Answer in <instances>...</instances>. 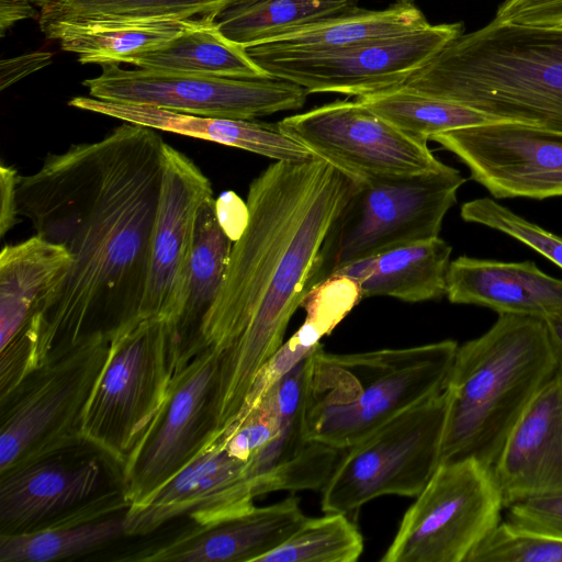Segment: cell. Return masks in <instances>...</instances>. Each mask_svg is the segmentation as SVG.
I'll return each instance as SVG.
<instances>
[{"label": "cell", "mask_w": 562, "mask_h": 562, "mask_svg": "<svg viewBox=\"0 0 562 562\" xmlns=\"http://www.w3.org/2000/svg\"><path fill=\"white\" fill-rule=\"evenodd\" d=\"M162 144L154 128L125 122L19 177V216L70 255L30 327L29 372L88 339L111 340L142 317Z\"/></svg>", "instance_id": "obj_1"}, {"label": "cell", "mask_w": 562, "mask_h": 562, "mask_svg": "<svg viewBox=\"0 0 562 562\" xmlns=\"http://www.w3.org/2000/svg\"><path fill=\"white\" fill-rule=\"evenodd\" d=\"M358 186L317 158L276 161L249 184L248 220L203 327L205 346L223 352L220 429L234 422L257 373L283 344L322 247Z\"/></svg>", "instance_id": "obj_2"}, {"label": "cell", "mask_w": 562, "mask_h": 562, "mask_svg": "<svg viewBox=\"0 0 562 562\" xmlns=\"http://www.w3.org/2000/svg\"><path fill=\"white\" fill-rule=\"evenodd\" d=\"M559 368L547 323L539 317L498 314L483 335L458 346L443 387L440 463L472 458L492 470L530 402Z\"/></svg>", "instance_id": "obj_3"}, {"label": "cell", "mask_w": 562, "mask_h": 562, "mask_svg": "<svg viewBox=\"0 0 562 562\" xmlns=\"http://www.w3.org/2000/svg\"><path fill=\"white\" fill-rule=\"evenodd\" d=\"M402 87L562 133V27L493 20L447 43Z\"/></svg>", "instance_id": "obj_4"}, {"label": "cell", "mask_w": 562, "mask_h": 562, "mask_svg": "<svg viewBox=\"0 0 562 562\" xmlns=\"http://www.w3.org/2000/svg\"><path fill=\"white\" fill-rule=\"evenodd\" d=\"M458 342L446 339L406 348L327 353L310 362L304 436L338 450L440 393Z\"/></svg>", "instance_id": "obj_5"}, {"label": "cell", "mask_w": 562, "mask_h": 562, "mask_svg": "<svg viewBox=\"0 0 562 562\" xmlns=\"http://www.w3.org/2000/svg\"><path fill=\"white\" fill-rule=\"evenodd\" d=\"M465 181L447 165L435 171L359 182L322 247L312 288L350 262L438 237Z\"/></svg>", "instance_id": "obj_6"}, {"label": "cell", "mask_w": 562, "mask_h": 562, "mask_svg": "<svg viewBox=\"0 0 562 562\" xmlns=\"http://www.w3.org/2000/svg\"><path fill=\"white\" fill-rule=\"evenodd\" d=\"M123 465L87 439L0 473V536L126 512Z\"/></svg>", "instance_id": "obj_7"}, {"label": "cell", "mask_w": 562, "mask_h": 562, "mask_svg": "<svg viewBox=\"0 0 562 562\" xmlns=\"http://www.w3.org/2000/svg\"><path fill=\"white\" fill-rule=\"evenodd\" d=\"M111 340L88 339L30 371L0 397V473L81 442Z\"/></svg>", "instance_id": "obj_8"}, {"label": "cell", "mask_w": 562, "mask_h": 562, "mask_svg": "<svg viewBox=\"0 0 562 562\" xmlns=\"http://www.w3.org/2000/svg\"><path fill=\"white\" fill-rule=\"evenodd\" d=\"M173 374L167 319L140 317L117 333L87 405L85 439L124 467L161 408Z\"/></svg>", "instance_id": "obj_9"}, {"label": "cell", "mask_w": 562, "mask_h": 562, "mask_svg": "<svg viewBox=\"0 0 562 562\" xmlns=\"http://www.w3.org/2000/svg\"><path fill=\"white\" fill-rule=\"evenodd\" d=\"M446 415L442 390L346 449L322 488V510L349 514L380 496H417L440 463Z\"/></svg>", "instance_id": "obj_10"}, {"label": "cell", "mask_w": 562, "mask_h": 562, "mask_svg": "<svg viewBox=\"0 0 562 562\" xmlns=\"http://www.w3.org/2000/svg\"><path fill=\"white\" fill-rule=\"evenodd\" d=\"M491 469L467 458L440 463L405 512L382 562H467L503 520Z\"/></svg>", "instance_id": "obj_11"}, {"label": "cell", "mask_w": 562, "mask_h": 562, "mask_svg": "<svg viewBox=\"0 0 562 562\" xmlns=\"http://www.w3.org/2000/svg\"><path fill=\"white\" fill-rule=\"evenodd\" d=\"M462 33V22L428 24L404 35L329 50H279L257 45L247 52L270 77L296 83L307 93L359 98L403 86Z\"/></svg>", "instance_id": "obj_12"}, {"label": "cell", "mask_w": 562, "mask_h": 562, "mask_svg": "<svg viewBox=\"0 0 562 562\" xmlns=\"http://www.w3.org/2000/svg\"><path fill=\"white\" fill-rule=\"evenodd\" d=\"M222 357L206 347L172 376L161 408L123 467L131 506L145 502L220 432Z\"/></svg>", "instance_id": "obj_13"}, {"label": "cell", "mask_w": 562, "mask_h": 562, "mask_svg": "<svg viewBox=\"0 0 562 562\" xmlns=\"http://www.w3.org/2000/svg\"><path fill=\"white\" fill-rule=\"evenodd\" d=\"M101 74L83 80L92 98L151 105L209 117L255 120L301 109L307 92L280 78H226L179 75L147 69L101 66Z\"/></svg>", "instance_id": "obj_14"}, {"label": "cell", "mask_w": 562, "mask_h": 562, "mask_svg": "<svg viewBox=\"0 0 562 562\" xmlns=\"http://www.w3.org/2000/svg\"><path fill=\"white\" fill-rule=\"evenodd\" d=\"M279 128L358 182L445 168L427 143L402 133L358 99L337 100L278 122Z\"/></svg>", "instance_id": "obj_15"}, {"label": "cell", "mask_w": 562, "mask_h": 562, "mask_svg": "<svg viewBox=\"0 0 562 562\" xmlns=\"http://www.w3.org/2000/svg\"><path fill=\"white\" fill-rule=\"evenodd\" d=\"M457 156L494 198L562 196V133L499 121L431 138Z\"/></svg>", "instance_id": "obj_16"}, {"label": "cell", "mask_w": 562, "mask_h": 562, "mask_svg": "<svg viewBox=\"0 0 562 562\" xmlns=\"http://www.w3.org/2000/svg\"><path fill=\"white\" fill-rule=\"evenodd\" d=\"M266 493L262 482L248 476V462L233 457L218 434L145 502L126 514V536H144L167 521L188 516L206 525L252 508Z\"/></svg>", "instance_id": "obj_17"}, {"label": "cell", "mask_w": 562, "mask_h": 562, "mask_svg": "<svg viewBox=\"0 0 562 562\" xmlns=\"http://www.w3.org/2000/svg\"><path fill=\"white\" fill-rule=\"evenodd\" d=\"M210 198H213L210 179L193 160L164 142L161 188L142 317H160L169 323L176 318L198 213Z\"/></svg>", "instance_id": "obj_18"}, {"label": "cell", "mask_w": 562, "mask_h": 562, "mask_svg": "<svg viewBox=\"0 0 562 562\" xmlns=\"http://www.w3.org/2000/svg\"><path fill=\"white\" fill-rule=\"evenodd\" d=\"M306 519L294 494L183 532L168 543L121 558L134 562H258Z\"/></svg>", "instance_id": "obj_19"}, {"label": "cell", "mask_w": 562, "mask_h": 562, "mask_svg": "<svg viewBox=\"0 0 562 562\" xmlns=\"http://www.w3.org/2000/svg\"><path fill=\"white\" fill-rule=\"evenodd\" d=\"M504 507L562 493V368L530 402L492 469Z\"/></svg>", "instance_id": "obj_20"}, {"label": "cell", "mask_w": 562, "mask_h": 562, "mask_svg": "<svg viewBox=\"0 0 562 562\" xmlns=\"http://www.w3.org/2000/svg\"><path fill=\"white\" fill-rule=\"evenodd\" d=\"M446 295L453 304L483 306L497 314L544 319L562 312V279L544 273L529 260L459 256L449 263Z\"/></svg>", "instance_id": "obj_21"}, {"label": "cell", "mask_w": 562, "mask_h": 562, "mask_svg": "<svg viewBox=\"0 0 562 562\" xmlns=\"http://www.w3.org/2000/svg\"><path fill=\"white\" fill-rule=\"evenodd\" d=\"M69 105L145 127L244 149L276 161L305 162L315 157L277 124L255 120L200 116L151 105L75 97Z\"/></svg>", "instance_id": "obj_22"}, {"label": "cell", "mask_w": 562, "mask_h": 562, "mask_svg": "<svg viewBox=\"0 0 562 562\" xmlns=\"http://www.w3.org/2000/svg\"><path fill=\"white\" fill-rule=\"evenodd\" d=\"M233 243L218 221L216 200L207 199L196 217L181 305L169 323L175 374L206 348L203 327L222 289Z\"/></svg>", "instance_id": "obj_23"}, {"label": "cell", "mask_w": 562, "mask_h": 562, "mask_svg": "<svg viewBox=\"0 0 562 562\" xmlns=\"http://www.w3.org/2000/svg\"><path fill=\"white\" fill-rule=\"evenodd\" d=\"M61 245L34 235L0 254V349L30 329L68 269Z\"/></svg>", "instance_id": "obj_24"}, {"label": "cell", "mask_w": 562, "mask_h": 562, "mask_svg": "<svg viewBox=\"0 0 562 562\" xmlns=\"http://www.w3.org/2000/svg\"><path fill=\"white\" fill-rule=\"evenodd\" d=\"M204 18L188 20L89 19L58 21L42 27L60 47L79 55L81 64H125L157 48Z\"/></svg>", "instance_id": "obj_25"}, {"label": "cell", "mask_w": 562, "mask_h": 562, "mask_svg": "<svg viewBox=\"0 0 562 562\" xmlns=\"http://www.w3.org/2000/svg\"><path fill=\"white\" fill-rule=\"evenodd\" d=\"M125 64L165 74L226 78L270 77L247 48L228 40L215 19L204 18L166 44L133 56Z\"/></svg>", "instance_id": "obj_26"}, {"label": "cell", "mask_w": 562, "mask_h": 562, "mask_svg": "<svg viewBox=\"0 0 562 562\" xmlns=\"http://www.w3.org/2000/svg\"><path fill=\"white\" fill-rule=\"evenodd\" d=\"M428 24L413 3L396 2L382 10L357 8L282 33L260 46L279 50H329L404 35Z\"/></svg>", "instance_id": "obj_27"}, {"label": "cell", "mask_w": 562, "mask_h": 562, "mask_svg": "<svg viewBox=\"0 0 562 562\" xmlns=\"http://www.w3.org/2000/svg\"><path fill=\"white\" fill-rule=\"evenodd\" d=\"M452 248L439 236L397 246L376 255L362 297L390 296L408 303L446 295Z\"/></svg>", "instance_id": "obj_28"}, {"label": "cell", "mask_w": 562, "mask_h": 562, "mask_svg": "<svg viewBox=\"0 0 562 562\" xmlns=\"http://www.w3.org/2000/svg\"><path fill=\"white\" fill-rule=\"evenodd\" d=\"M362 299L360 284L345 276L334 274L314 285L301 303L306 313L304 323L259 370L257 385L270 390L310 357L321 346V339L331 334Z\"/></svg>", "instance_id": "obj_29"}, {"label": "cell", "mask_w": 562, "mask_h": 562, "mask_svg": "<svg viewBox=\"0 0 562 562\" xmlns=\"http://www.w3.org/2000/svg\"><path fill=\"white\" fill-rule=\"evenodd\" d=\"M357 8V0H249L226 8L215 22L225 37L248 48Z\"/></svg>", "instance_id": "obj_30"}, {"label": "cell", "mask_w": 562, "mask_h": 562, "mask_svg": "<svg viewBox=\"0 0 562 562\" xmlns=\"http://www.w3.org/2000/svg\"><path fill=\"white\" fill-rule=\"evenodd\" d=\"M357 99L398 131L423 143L440 133L501 121L475 109L402 86Z\"/></svg>", "instance_id": "obj_31"}, {"label": "cell", "mask_w": 562, "mask_h": 562, "mask_svg": "<svg viewBox=\"0 0 562 562\" xmlns=\"http://www.w3.org/2000/svg\"><path fill=\"white\" fill-rule=\"evenodd\" d=\"M126 512L29 533L0 536V561L48 562L91 552L126 536Z\"/></svg>", "instance_id": "obj_32"}, {"label": "cell", "mask_w": 562, "mask_h": 562, "mask_svg": "<svg viewBox=\"0 0 562 562\" xmlns=\"http://www.w3.org/2000/svg\"><path fill=\"white\" fill-rule=\"evenodd\" d=\"M249 0H33L40 26L89 19H215L223 10Z\"/></svg>", "instance_id": "obj_33"}, {"label": "cell", "mask_w": 562, "mask_h": 562, "mask_svg": "<svg viewBox=\"0 0 562 562\" xmlns=\"http://www.w3.org/2000/svg\"><path fill=\"white\" fill-rule=\"evenodd\" d=\"M308 518L280 547L258 562H355L363 552V538L346 513Z\"/></svg>", "instance_id": "obj_34"}, {"label": "cell", "mask_w": 562, "mask_h": 562, "mask_svg": "<svg viewBox=\"0 0 562 562\" xmlns=\"http://www.w3.org/2000/svg\"><path fill=\"white\" fill-rule=\"evenodd\" d=\"M311 356L300 362L269 391L276 405L279 434L248 462V475L260 474L297 457L307 446L304 415Z\"/></svg>", "instance_id": "obj_35"}, {"label": "cell", "mask_w": 562, "mask_h": 562, "mask_svg": "<svg viewBox=\"0 0 562 562\" xmlns=\"http://www.w3.org/2000/svg\"><path fill=\"white\" fill-rule=\"evenodd\" d=\"M463 221L506 234L562 269V237L514 213L491 198L465 202L460 210Z\"/></svg>", "instance_id": "obj_36"}, {"label": "cell", "mask_w": 562, "mask_h": 562, "mask_svg": "<svg viewBox=\"0 0 562 562\" xmlns=\"http://www.w3.org/2000/svg\"><path fill=\"white\" fill-rule=\"evenodd\" d=\"M467 562H562V540L515 531L502 520Z\"/></svg>", "instance_id": "obj_37"}, {"label": "cell", "mask_w": 562, "mask_h": 562, "mask_svg": "<svg viewBox=\"0 0 562 562\" xmlns=\"http://www.w3.org/2000/svg\"><path fill=\"white\" fill-rule=\"evenodd\" d=\"M503 522L515 531L562 540V493L515 502L505 507Z\"/></svg>", "instance_id": "obj_38"}, {"label": "cell", "mask_w": 562, "mask_h": 562, "mask_svg": "<svg viewBox=\"0 0 562 562\" xmlns=\"http://www.w3.org/2000/svg\"><path fill=\"white\" fill-rule=\"evenodd\" d=\"M493 20L524 26L562 27V0H505Z\"/></svg>", "instance_id": "obj_39"}, {"label": "cell", "mask_w": 562, "mask_h": 562, "mask_svg": "<svg viewBox=\"0 0 562 562\" xmlns=\"http://www.w3.org/2000/svg\"><path fill=\"white\" fill-rule=\"evenodd\" d=\"M53 60L49 52H33L1 60L0 89L4 90L24 77L45 68Z\"/></svg>", "instance_id": "obj_40"}, {"label": "cell", "mask_w": 562, "mask_h": 562, "mask_svg": "<svg viewBox=\"0 0 562 562\" xmlns=\"http://www.w3.org/2000/svg\"><path fill=\"white\" fill-rule=\"evenodd\" d=\"M18 170L12 166H0V236L3 237L19 222L16 189Z\"/></svg>", "instance_id": "obj_41"}, {"label": "cell", "mask_w": 562, "mask_h": 562, "mask_svg": "<svg viewBox=\"0 0 562 562\" xmlns=\"http://www.w3.org/2000/svg\"><path fill=\"white\" fill-rule=\"evenodd\" d=\"M216 213L221 225L235 241L243 233L248 220L247 204L233 191H228L216 200Z\"/></svg>", "instance_id": "obj_42"}, {"label": "cell", "mask_w": 562, "mask_h": 562, "mask_svg": "<svg viewBox=\"0 0 562 562\" xmlns=\"http://www.w3.org/2000/svg\"><path fill=\"white\" fill-rule=\"evenodd\" d=\"M33 0H0V34L12 27L16 22L26 19H40L32 4Z\"/></svg>", "instance_id": "obj_43"}, {"label": "cell", "mask_w": 562, "mask_h": 562, "mask_svg": "<svg viewBox=\"0 0 562 562\" xmlns=\"http://www.w3.org/2000/svg\"><path fill=\"white\" fill-rule=\"evenodd\" d=\"M375 260L376 256H372L369 258L350 262L345 267L340 268L334 274L351 278L361 285L362 282L366 281L373 272L375 267Z\"/></svg>", "instance_id": "obj_44"}, {"label": "cell", "mask_w": 562, "mask_h": 562, "mask_svg": "<svg viewBox=\"0 0 562 562\" xmlns=\"http://www.w3.org/2000/svg\"><path fill=\"white\" fill-rule=\"evenodd\" d=\"M549 335L557 352L560 367L562 368V312L544 318Z\"/></svg>", "instance_id": "obj_45"}, {"label": "cell", "mask_w": 562, "mask_h": 562, "mask_svg": "<svg viewBox=\"0 0 562 562\" xmlns=\"http://www.w3.org/2000/svg\"><path fill=\"white\" fill-rule=\"evenodd\" d=\"M414 0H397V2H403V3H413Z\"/></svg>", "instance_id": "obj_46"}]
</instances>
